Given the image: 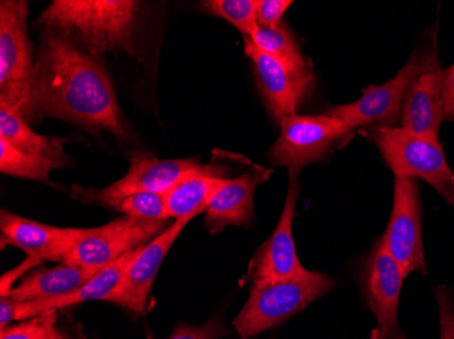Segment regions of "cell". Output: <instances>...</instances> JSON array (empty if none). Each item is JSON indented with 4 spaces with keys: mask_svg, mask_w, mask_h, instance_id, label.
Returning <instances> with one entry per match:
<instances>
[{
    "mask_svg": "<svg viewBox=\"0 0 454 339\" xmlns=\"http://www.w3.org/2000/svg\"><path fill=\"white\" fill-rule=\"evenodd\" d=\"M0 104L25 121L56 117L90 131L127 137L111 76L98 58L56 33L45 35L29 81L4 86Z\"/></svg>",
    "mask_w": 454,
    "mask_h": 339,
    "instance_id": "1",
    "label": "cell"
},
{
    "mask_svg": "<svg viewBox=\"0 0 454 339\" xmlns=\"http://www.w3.org/2000/svg\"><path fill=\"white\" fill-rule=\"evenodd\" d=\"M137 12L134 0H55L40 20L50 32L101 58L116 50L132 53Z\"/></svg>",
    "mask_w": 454,
    "mask_h": 339,
    "instance_id": "2",
    "label": "cell"
},
{
    "mask_svg": "<svg viewBox=\"0 0 454 339\" xmlns=\"http://www.w3.org/2000/svg\"><path fill=\"white\" fill-rule=\"evenodd\" d=\"M333 287L331 277L312 270L290 279L252 285L247 302L233 320L234 328L239 338H254L282 325Z\"/></svg>",
    "mask_w": 454,
    "mask_h": 339,
    "instance_id": "3",
    "label": "cell"
},
{
    "mask_svg": "<svg viewBox=\"0 0 454 339\" xmlns=\"http://www.w3.org/2000/svg\"><path fill=\"white\" fill-rule=\"evenodd\" d=\"M382 159L396 178L425 181L445 198L454 193V172L438 140L402 127H374L367 131Z\"/></svg>",
    "mask_w": 454,
    "mask_h": 339,
    "instance_id": "4",
    "label": "cell"
},
{
    "mask_svg": "<svg viewBox=\"0 0 454 339\" xmlns=\"http://www.w3.org/2000/svg\"><path fill=\"white\" fill-rule=\"evenodd\" d=\"M168 227V220H143L122 216L96 228H74L67 264L102 269L131 250L149 243Z\"/></svg>",
    "mask_w": 454,
    "mask_h": 339,
    "instance_id": "5",
    "label": "cell"
},
{
    "mask_svg": "<svg viewBox=\"0 0 454 339\" xmlns=\"http://www.w3.org/2000/svg\"><path fill=\"white\" fill-rule=\"evenodd\" d=\"M427 55L412 53L395 78L380 86L364 89L361 98L347 104L328 106L326 113L343 122L349 131L361 127H395L402 119L403 104L411 84L427 65Z\"/></svg>",
    "mask_w": 454,
    "mask_h": 339,
    "instance_id": "6",
    "label": "cell"
},
{
    "mask_svg": "<svg viewBox=\"0 0 454 339\" xmlns=\"http://www.w3.org/2000/svg\"><path fill=\"white\" fill-rule=\"evenodd\" d=\"M351 135L343 122L328 114H294L280 121V136L270 150V159L274 165L301 170L324 159Z\"/></svg>",
    "mask_w": 454,
    "mask_h": 339,
    "instance_id": "7",
    "label": "cell"
},
{
    "mask_svg": "<svg viewBox=\"0 0 454 339\" xmlns=\"http://www.w3.org/2000/svg\"><path fill=\"white\" fill-rule=\"evenodd\" d=\"M380 241L399 265L404 277L427 274L423 247L422 200L417 180L396 178L394 206L387 231Z\"/></svg>",
    "mask_w": 454,
    "mask_h": 339,
    "instance_id": "8",
    "label": "cell"
},
{
    "mask_svg": "<svg viewBox=\"0 0 454 339\" xmlns=\"http://www.w3.org/2000/svg\"><path fill=\"white\" fill-rule=\"evenodd\" d=\"M200 168L203 165L196 159H157L149 155L134 154L129 159L127 174L108 188L94 190L73 186V189L81 200L102 204L139 192L168 193L183 178Z\"/></svg>",
    "mask_w": 454,
    "mask_h": 339,
    "instance_id": "9",
    "label": "cell"
},
{
    "mask_svg": "<svg viewBox=\"0 0 454 339\" xmlns=\"http://www.w3.org/2000/svg\"><path fill=\"white\" fill-rule=\"evenodd\" d=\"M245 53L252 58L257 84L272 116L278 122L297 114L313 84L312 68L288 65L274 56L257 50L245 38Z\"/></svg>",
    "mask_w": 454,
    "mask_h": 339,
    "instance_id": "10",
    "label": "cell"
},
{
    "mask_svg": "<svg viewBox=\"0 0 454 339\" xmlns=\"http://www.w3.org/2000/svg\"><path fill=\"white\" fill-rule=\"evenodd\" d=\"M298 174L300 170H290L287 197L277 228L265 243L259 247L247 270V280L252 285L272 280L290 279L308 272L298 258L293 235L295 205L300 196Z\"/></svg>",
    "mask_w": 454,
    "mask_h": 339,
    "instance_id": "11",
    "label": "cell"
},
{
    "mask_svg": "<svg viewBox=\"0 0 454 339\" xmlns=\"http://www.w3.org/2000/svg\"><path fill=\"white\" fill-rule=\"evenodd\" d=\"M404 274L381 241L364 264L362 288L367 305L376 315L384 339H407L399 326V304Z\"/></svg>",
    "mask_w": 454,
    "mask_h": 339,
    "instance_id": "12",
    "label": "cell"
},
{
    "mask_svg": "<svg viewBox=\"0 0 454 339\" xmlns=\"http://www.w3.org/2000/svg\"><path fill=\"white\" fill-rule=\"evenodd\" d=\"M191 220L192 219H178L173 221L157 238L139 247L127 266L121 285L112 303L137 315L147 312L150 293L160 265Z\"/></svg>",
    "mask_w": 454,
    "mask_h": 339,
    "instance_id": "13",
    "label": "cell"
},
{
    "mask_svg": "<svg viewBox=\"0 0 454 339\" xmlns=\"http://www.w3.org/2000/svg\"><path fill=\"white\" fill-rule=\"evenodd\" d=\"M443 119V70L437 52L433 50L428 53L427 65L412 81L405 96L400 127L438 140Z\"/></svg>",
    "mask_w": 454,
    "mask_h": 339,
    "instance_id": "14",
    "label": "cell"
},
{
    "mask_svg": "<svg viewBox=\"0 0 454 339\" xmlns=\"http://www.w3.org/2000/svg\"><path fill=\"white\" fill-rule=\"evenodd\" d=\"M29 6L24 0L0 2V86L29 81L35 68L27 35Z\"/></svg>",
    "mask_w": 454,
    "mask_h": 339,
    "instance_id": "15",
    "label": "cell"
},
{
    "mask_svg": "<svg viewBox=\"0 0 454 339\" xmlns=\"http://www.w3.org/2000/svg\"><path fill=\"white\" fill-rule=\"evenodd\" d=\"M0 236L2 249L9 244L24 250L27 257H35L40 261L65 264L73 246L74 228L48 226L2 211Z\"/></svg>",
    "mask_w": 454,
    "mask_h": 339,
    "instance_id": "16",
    "label": "cell"
},
{
    "mask_svg": "<svg viewBox=\"0 0 454 339\" xmlns=\"http://www.w3.org/2000/svg\"><path fill=\"white\" fill-rule=\"evenodd\" d=\"M270 174L271 170H264L259 166L241 177L229 178L206 209L204 227L210 234H219L226 227L249 226L254 219V190Z\"/></svg>",
    "mask_w": 454,
    "mask_h": 339,
    "instance_id": "17",
    "label": "cell"
},
{
    "mask_svg": "<svg viewBox=\"0 0 454 339\" xmlns=\"http://www.w3.org/2000/svg\"><path fill=\"white\" fill-rule=\"evenodd\" d=\"M139 247L120 257L117 261L112 262L108 266L102 267L81 289L66 296V297L44 300V302H18L17 308H15V320L22 322V320H32L41 313L63 310V308L73 307V305L82 304V303L98 302V300L112 302L121 285L127 266L134 258Z\"/></svg>",
    "mask_w": 454,
    "mask_h": 339,
    "instance_id": "18",
    "label": "cell"
},
{
    "mask_svg": "<svg viewBox=\"0 0 454 339\" xmlns=\"http://www.w3.org/2000/svg\"><path fill=\"white\" fill-rule=\"evenodd\" d=\"M99 270L65 262L32 273L6 296L20 303L60 299L81 289Z\"/></svg>",
    "mask_w": 454,
    "mask_h": 339,
    "instance_id": "19",
    "label": "cell"
},
{
    "mask_svg": "<svg viewBox=\"0 0 454 339\" xmlns=\"http://www.w3.org/2000/svg\"><path fill=\"white\" fill-rule=\"evenodd\" d=\"M227 180L223 168L216 166H203L183 178L167 193L168 216L173 220L195 219L206 212L211 198Z\"/></svg>",
    "mask_w": 454,
    "mask_h": 339,
    "instance_id": "20",
    "label": "cell"
},
{
    "mask_svg": "<svg viewBox=\"0 0 454 339\" xmlns=\"http://www.w3.org/2000/svg\"><path fill=\"white\" fill-rule=\"evenodd\" d=\"M0 137L12 143L20 151L52 160L60 168L68 163L65 151L67 140L63 137L41 136L30 129L29 124L20 114L0 104Z\"/></svg>",
    "mask_w": 454,
    "mask_h": 339,
    "instance_id": "21",
    "label": "cell"
},
{
    "mask_svg": "<svg viewBox=\"0 0 454 339\" xmlns=\"http://www.w3.org/2000/svg\"><path fill=\"white\" fill-rule=\"evenodd\" d=\"M245 38L251 41L257 50L286 61L288 65L300 68H312L286 24H280L277 27H259L251 37Z\"/></svg>",
    "mask_w": 454,
    "mask_h": 339,
    "instance_id": "22",
    "label": "cell"
},
{
    "mask_svg": "<svg viewBox=\"0 0 454 339\" xmlns=\"http://www.w3.org/2000/svg\"><path fill=\"white\" fill-rule=\"evenodd\" d=\"M60 168L52 160L20 151L17 147L0 137V172L12 177L50 182V173Z\"/></svg>",
    "mask_w": 454,
    "mask_h": 339,
    "instance_id": "23",
    "label": "cell"
},
{
    "mask_svg": "<svg viewBox=\"0 0 454 339\" xmlns=\"http://www.w3.org/2000/svg\"><path fill=\"white\" fill-rule=\"evenodd\" d=\"M102 205L111 206L124 213V216H131L135 219L153 221L169 220L167 193H134V195L106 201Z\"/></svg>",
    "mask_w": 454,
    "mask_h": 339,
    "instance_id": "24",
    "label": "cell"
},
{
    "mask_svg": "<svg viewBox=\"0 0 454 339\" xmlns=\"http://www.w3.org/2000/svg\"><path fill=\"white\" fill-rule=\"evenodd\" d=\"M203 9L214 17L227 20L245 37H251L259 27L256 0H207Z\"/></svg>",
    "mask_w": 454,
    "mask_h": 339,
    "instance_id": "25",
    "label": "cell"
},
{
    "mask_svg": "<svg viewBox=\"0 0 454 339\" xmlns=\"http://www.w3.org/2000/svg\"><path fill=\"white\" fill-rule=\"evenodd\" d=\"M56 323V311L41 313L20 325L0 330V339H48Z\"/></svg>",
    "mask_w": 454,
    "mask_h": 339,
    "instance_id": "26",
    "label": "cell"
},
{
    "mask_svg": "<svg viewBox=\"0 0 454 339\" xmlns=\"http://www.w3.org/2000/svg\"><path fill=\"white\" fill-rule=\"evenodd\" d=\"M227 334L226 327L219 318L211 320L200 326L181 325L175 328L168 339H219Z\"/></svg>",
    "mask_w": 454,
    "mask_h": 339,
    "instance_id": "27",
    "label": "cell"
},
{
    "mask_svg": "<svg viewBox=\"0 0 454 339\" xmlns=\"http://www.w3.org/2000/svg\"><path fill=\"white\" fill-rule=\"evenodd\" d=\"M292 4V0H256L257 24L262 27H279Z\"/></svg>",
    "mask_w": 454,
    "mask_h": 339,
    "instance_id": "28",
    "label": "cell"
},
{
    "mask_svg": "<svg viewBox=\"0 0 454 339\" xmlns=\"http://www.w3.org/2000/svg\"><path fill=\"white\" fill-rule=\"evenodd\" d=\"M438 312H440L441 339H454V303L453 292L446 285L435 289Z\"/></svg>",
    "mask_w": 454,
    "mask_h": 339,
    "instance_id": "29",
    "label": "cell"
},
{
    "mask_svg": "<svg viewBox=\"0 0 454 339\" xmlns=\"http://www.w3.org/2000/svg\"><path fill=\"white\" fill-rule=\"evenodd\" d=\"M40 264H43L40 259L35 258V257H27L22 264L4 273L2 279H0V296H6L7 293L12 292L17 287L18 280Z\"/></svg>",
    "mask_w": 454,
    "mask_h": 339,
    "instance_id": "30",
    "label": "cell"
},
{
    "mask_svg": "<svg viewBox=\"0 0 454 339\" xmlns=\"http://www.w3.org/2000/svg\"><path fill=\"white\" fill-rule=\"evenodd\" d=\"M443 104L445 119L454 122V65L443 70Z\"/></svg>",
    "mask_w": 454,
    "mask_h": 339,
    "instance_id": "31",
    "label": "cell"
},
{
    "mask_svg": "<svg viewBox=\"0 0 454 339\" xmlns=\"http://www.w3.org/2000/svg\"><path fill=\"white\" fill-rule=\"evenodd\" d=\"M17 303L9 296H0V330H4L15 322Z\"/></svg>",
    "mask_w": 454,
    "mask_h": 339,
    "instance_id": "32",
    "label": "cell"
},
{
    "mask_svg": "<svg viewBox=\"0 0 454 339\" xmlns=\"http://www.w3.org/2000/svg\"><path fill=\"white\" fill-rule=\"evenodd\" d=\"M48 339H73L68 334H66L65 331L60 330V328L53 327L52 333H51L50 338Z\"/></svg>",
    "mask_w": 454,
    "mask_h": 339,
    "instance_id": "33",
    "label": "cell"
},
{
    "mask_svg": "<svg viewBox=\"0 0 454 339\" xmlns=\"http://www.w3.org/2000/svg\"><path fill=\"white\" fill-rule=\"evenodd\" d=\"M369 339H384V336H382L381 330H380V328L377 327L372 330V333H370Z\"/></svg>",
    "mask_w": 454,
    "mask_h": 339,
    "instance_id": "34",
    "label": "cell"
},
{
    "mask_svg": "<svg viewBox=\"0 0 454 339\" xmlns=\"http://www.w3.org/2000/svg\"><path fill=\"white\" fill-rule=\"evenodd\" d=\"M448 203L450 204L451 206L454 208V193L453 196H451L450 198H449Z\"/></svg>",
    "mask_w": 454,
    "mask_h": 339,
    "instance_id": "35",
    "label": "cell"
}]
</instances>
